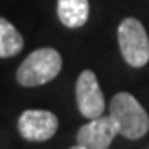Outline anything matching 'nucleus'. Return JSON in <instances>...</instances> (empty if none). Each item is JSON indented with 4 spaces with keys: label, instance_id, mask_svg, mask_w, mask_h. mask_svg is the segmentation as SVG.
Here are the masks:
<instances>
[{
    "label": "nucleus",
    "instance_id": "1",
    "mask_svg": "<svg viewBox=\"0 0 149 149\" xmlns=\"http://www.w3.org/2000/svg\"><path fill=\"white\" fill-rule=\"evenodd\" d=\"M109 116L118 133L126 139H139L149 131V116L131 93L121 91L109 103Z\"/></svg>",
    "mask_w": 149,
    "mask_h": 149
},
{
    "label": "nucleus",
    "instance_id": "2",
    "mask_svg": "<svg viewBox=\"0 0 149 149\" xmlns=\"http://www.w3.org/2000/svg\"><path fill=\"white\" fill-rule=\"evenodd\" d=\"M61 55L55 48H38L23 60L17 70V81L22 86H40L52 81L61 70Z\"/></svg>",
    "mask_w": 149,
    "mask_h": 149
},
{
    "label": "nucleus",
    "instance_id": "3",
    "mask_svg": "<svg viewBox=\"0 0 149 149\" xmlns=\"http://www.w3.org/2000/svg\"><path fill=\"white\" fill-rule=\"evenodd\" d=\"M118 42L128 65L141 68L149 61V38L139 20L124 18L118 28Z\"/></svg>",
    "mask_w": 149,
    "mask_h": 149
},
{
    "label": "nucleus",
    "instance_id": "4",
    "mask_svg": "<svg viewBox=\"0 0 149 149\" xmlns=\"http://www.w3.org/2000/svg\"><path fill=\"white\" fill-rule=\"evenodd\" d=\"M118 134L111 116H98L83 124L76 134L74 149H108Z\"/></svg>",
    "mask_w": 149,
    "mask_h": 149
},
{
    "label": "nucleus",
    "instance_id": "5",
    "mask_svg": "<svg viewBox=\"0 0 149 149\" xmlns=\"http://www.w3.org/2000/svg\"><path fill=\"white\" fill-rule=\"evenodd\" d=\"M58 118L45 109H27L18 118V131L22 138L33 143L47 141L56 133Z\"/></svg>",
    "mask_w": 149,
    "mask_h": 149
},
{
    "label": "nucleus",
    "instance_id": "6",
    "mask_svg": "<svg viewBox=\"0 0 149 149\" xmlns=\"http://www.w3.org/2000/svg\"><path fill=\"white\" fill-rule=\"evenodd\" d=\"M76 103L78 109L85 118L101 116L104 113V98H103L100 83L96 80V74L91 70L81 71L76 81Z\"/></svg>",
    "mask_w": 149,
    "mask_h": 149
},
{
    "label": "nucleus",
    "instance_id": "7",
    "mask_svg": "<svg viewBox=\"0 0 149 149\" xmlns=\"http://www.w3.org/2000/svg\"><path fill=\"white\" fill-rule=\"evenodd\" d=\"M58 18L65 27L78 28L83 27L90 15L88 0H58Z\"/></svg>",
    "mask_w": 149,
    "mask_h": 149
},
{
    "label": "nucleus",
    "instance_id": "8",
    "mask_svg": "<svg viewBox=\"0 0 149 149\" xmlns=\"http://www.w3.org/2000/svg\"><path fill=\"white\" fill-rule=\"evenodd\" d=\"M23 48V37L8 20L0 17V58H10Z\"/></svg>",
    "mask_w": 149,
    "mask_h": 149
}]
</instances>
